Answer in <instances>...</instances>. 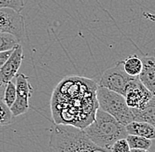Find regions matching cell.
I'll return each instance as SVG.
<instances>
[{"label":"cell","mask_w":155,"mask_h":152,"mask_svg":"<svg viewBox=\"0 0 155 152\" xmlns=\"http://www.w3.org/2000/svg\"><path fill=\"white\" fill-rule=\"evenodd\" d=\"M130 152H150L146 150H141V149H130Z\"/></svg>","instance_id":"7402d4cb"},{"label":"cell","mask_w":155,"mask_h":152,"mask_svg":"<svg viewBox=\"0 0 155 152\" xmlns=\"http://www.w3.org/2000/svg\"><path fill=\"white\" fill-rule=\"evenodd\" d=\"M5 85H6V84H4L3 82L0 81V99H3V95H4V91H5Z\"/></svg>","instance_id":"44dd1931"},{"label":"cell","mask_w":155,"mask_h":152,"mask_svg":"<svg viewBox=\"0 0 155 152\" xmlns=\"http://www.w3.org/2000/svg\"><path fill=\"white\" fill-rule=\"evenodd\" d=\"M24 32V18L19 12L9 8L0 9V33H9L21 40Z\"/></svg>","instance_id":"ba28073f"},{"label":"cell","mask_w":155,"mask_h":152,"mask_svg":"<svg viewBox=\"0 0 155 152\" xmlns=\"http://www.w3.org/2000/svg\"><path fill=\"white\" fill-rule=\"evenodd\" d=\"M124 97L130 108L144 109L154 95L145 88L137 76H134L127 86Z\"/></svg>","instance_id":"52a82bcc"},{"label":"cell","mask_w":155,"mask_h":152,"mask_svg":"<svg viewBox=\"0 0 155 152\" xmlns=\"http://www.w3.org/2000/svg\"><path fill=\"white\" fill-rule=\"evenodd\" d=\"M133 121L147 122L154 126L155 123V103L154 98L145 106L144 109L131 108Z\"/></svg>","instance_id":"7c38bea8"},{"label":"cell","mask_w":155,"mask_h":152,"mask_svg":"<svg viewBox=\"0 0 155 152\" xmlns=\"http://www.w3.org/2000/svg\"><path fill=\"white\" fill-rule=\"evenodd\" d=\"M83 131L92 143L108 151L113 143L119 139L126 138L128 134L125 126L100 108L97 110L94 121L86 127Z\"/></svg>","instance_id":"3957f363"},{"label":"cell","mask_w":155,"mask_h":152,"mask_svg":"<svg viewBox=\"0 0 155 152\" xmlns=\"http://www.w3.org/2000/svg\"><path fill=\"white\" fill-rule=\"evenodd\" d=\"M15 77L16 99L12 105L10 107L13 117L27 113L29 109V99L34 92V88L29 82V76L23 73H19Z\"/></svg>","instance_id":"8992f818"},{"label":"cell","mask_w":155,"mask_h":152,"mask_svg":"<svg viewBox=\"0 0 155 152\" xmlns=\"http://www.w3.org/2000/svg\"><path fill=\"white\" fill-rule=\"evenodd\" d=\"M97 84L87 77L68 76L53 91L50 109L56 125L84 129L95 118L99 105Z\"/></svg>","instance_id":"6da1fadb"},{"label":"cell","mask_w":155,"mask_h":152,"mask_svg":"<svg viewBox=\"0 0 155 152\" xmlns=\"http://www.w3.org/2000/svg\"><path fill=\"white\" fill-rule=\"evenodd\" d=\"M23 59V48L21 44H19L13 48L9 58L0 69V81L4 84H7L8 82L12 81L18 74Z\"/></svg>","instance_id":"9c48e42d"},{"label":"cell","mask_w":155,"mask_h":152,"mask_svg":"<svg viewBox=\"0 0 155 152\" xmlns=\"http://www.w3.org/2000/svg\"><path fill=\"white\" fill-rule=\"evenodd\" d=\"M125 129L128 134L142 136L152 141L155 137L154 126L147 122L131 121L126 125Z\"/></svg>","instance_id":"8fae6325"},{"label":"cell","mask_w":155,"mask_h":152,"mask_svg":"<svg viewBox=\"0 0 155 152\" xmlns=\"http://www.w3.org/2000/svg\"><path fill=\"white\" fill-rule=\"evenodd\" d=\"M130 148L127 143L125 138L119 139L113 143L110 148V152H130Z\"/></svg>","instance_id":"d6986e66"},{"label":"cell","mask_w":155,"mask_h":152,"mask_svg":"<svg viewBox=\"0 0 155 152\" xmlns=\"http://www.w3.org/2000/svg\"><path fill=\"white\" fill-rule=\"evenodd\" d=\"M123 67L129 76H138L142 70L141 58H139L137 55L129 56L123 61Z\"/></svg>","instance_id":"4fadbf2b"},{"label":"cell","mask_w":155,"mask_h":152,"mask_svg":"<svg viewBox=\"0 0 155 152\" xmlns=\"http://www.w3.org/2000/svg\"><path fill=\"white\" fill-rule=\"evenodd\" d=\"M49 146L52 152H109L92 143L83 129L68 125H55Z\"/></svg>","instance_id":"7a4b0ae2"},{"label":"cell","mask_w":155,"mask_h":152,"mask_svg":"<svg viewBox=\"0 0 155 152\" xmlns=\"http://www.w3.org/2000/svg\"><path fill=\"white\" fill-rule=\"evenodd\" d=\"M13 49L11 50H7V51H4V52H0V69L3 67L5 64V63L7 61V59L9 58L10 55L12 54Z\"/></svg>","instance_id":"ffe728a7"},{"label":"cell","mask_w":155,"mask_h":152,"mask_svg":"<svg viewBox=\"0 0 155 152\" xmlns=\"http://www.w3.org/2000/svg\"><path fill=\"white\" fill-rule=\"evenodd\" d=\"M15 99H16V86L12 81H10L5 85L2 100L8 107H11L13 102L15 101Z\"/></svg>","instance_id":"2e32d148"},{"label":"cell","mask_w":155,"mask_h":152,"mask_svg":"<svg viewBox=\"0 0 155 152\" xmlns=\"http://www.w3.org/2000/svg\"><path fill=\"white\" fill-rule=\"evenodd\" d=\"M125 139L130 149H141V150H149L153 145L152 140H149L147 138L138 135L127 134Z\"/></svg>","instance_id":"5bb4252c"},{"label":"cell","mask_w":155,"mask_h":152,"mask_svg":"<svg viewBox=\"0 0 155 152\" xmlns=\"http://www.w3.org/2000/svg\"><path fill=\"white\" fill-rule=\"evenodd\" d=\"M12 114L10 107H8L5 102L0 99V127L8 126L12 121Z\"/></svg>","instance_id":"e0dca14e"},{"label":"cell","mask_w":155,"mask_h":152,"mask_svg":"<svg viewBox=\"0 0 155 152\" xmlns=\"http://www.w3.org/2000/svg\"><path fill=\"white\" fill-rule=\"evenodd\" d=\"M19 44H21V40L15 35L9 33H0V52L13 49Z\"/></svg>","instance_id":"9a60e30c"},{"label":"cell","mask_w":155,"mask_h":152,"mask_svg":"<svg viewBox=\"0 0 155 152\" xmlns=\"http://www.w3.org/2000/svg\"><path fill=\"white\" fill-rule=\"evenodd\" d=\"M133 77L134 76H129L124 71L123 61H120L104 71L97 86L124 96L126 88Z\"/></svg>","instance_id":"5b68a950"},{"label":"cell","mask_w":155,"mask_h":152,"mask_svg":"<svg viewBox=\"0 0 155 152\" xmlns=\"http://www.w3.org/2000/svg\"><path fill=\"white\" fill-rule=\"evenodd\" d=\"M96 98L99 108L114 117L124 126L133 121L131 108L126 104L124 97L104 87H97Z\"/></svg>","instance_id":"277c9868"},{"label":"cell","mask_w":155,"mask_h":152,"mask_svg":"<svg viewBox=\"0 0 155 152\" xmlns=\"http://www.w3.org/2000/svg\"><path fill=\"white\" fill-rule=\"evenodd\" d=\"M142 70L138 75L139 81L153 95L155 92V60L153 57H144L141 58Z\"/></svg>","instance_id":"30bf717a"},{"label":"cell","mask_w":155,"mask_h":152,"mask_svg":"<svg viewBox=\"0 0 155 152\" xmlns=\"http://www.w3.org/2000/svg\"><path fill=\"white\" fill-rule=\"evenodd\" d=\"M3 8H9L20 13L24 8V2L23 0H0V9Z\"/></svg>","instance_id":"ac0fdd59"}]
</instances>
